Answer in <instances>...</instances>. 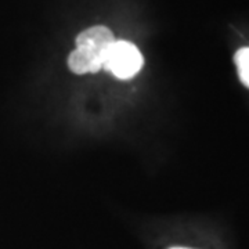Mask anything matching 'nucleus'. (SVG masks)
I'll use <instances>...</instances> for the list:
<instances>
[{
  "instance_id": "nucleus-1",
  "label": "nucleus",
  "mask_w": 249,
  "mask_h": 249,
  "mask_svg": "<svg viewBox=\"0 0 249 249\" xmlns=\"http://www.w3.org/2000/svg\"><path fill=\"white\" fill-rule=\"evenodd\" d=\"M114 34L103 25L88 28L76 37V49L68 57V67L73 73H94L104 67L109 47L114 45Z\"/></svg>"
},
{
  "instance_id": "nucleus-2",
  "label": "nucleus",
  "mask_w": 249,
  "mask_h": 249,
  "mask_svg": "<svg viewBox=\"0 0 249 249\" xmlns=\"http://www.w3.org/2000/svg\"><path fill=\"white\" fill-rule=\"evenodd\" d=\"M142 62L137 46L126 40H115L108 50L103 68L118 79H130L140 72Z\"/></svg>"
},
{
  "instance_id": "nucleus-3",
  "label": "nucleus",
  "mask_w": 249,
  "mask_h": 249,
  "mask_svg": "<svg viewBox=\"0 0 249 249\" xmlns=\"http://www.w3.org/2000/svg\"><path fill=\"white\" fill-rule=\"evenodd\" d=\"M235 65L241 82L249 88V47H242L235 53Z\"/></svg>"
},
{
  "instance_id": "nucleus-4",
  "label": "nucleus",
  "mask_w": 249,
  "mask_h": 249,
  "mask_svg": "<svg viewBox=\"0 0 249 249\" xmlns=\"http://www.w3.org/2000/svg\"><path fill=\"white\" fill-rule=\"evenodd\" d=\"M172 249H187V248H172Z\"/></svg>"
}]
</instances>
